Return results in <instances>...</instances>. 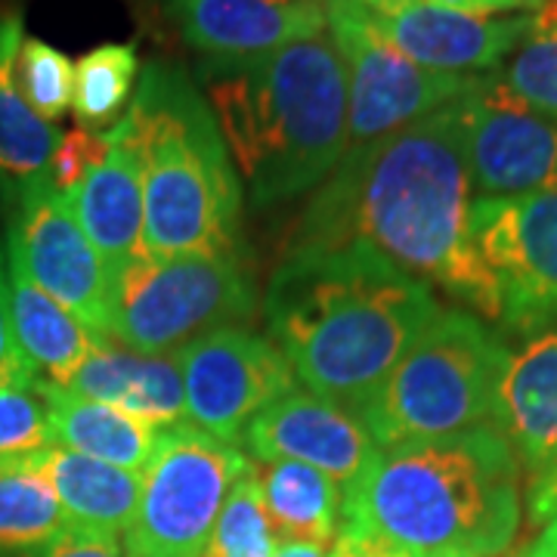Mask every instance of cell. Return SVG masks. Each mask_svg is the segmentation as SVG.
Masks as SVG:
<instances>
[{
	"label": "cell",
	"mask_w": 557,
	"mask_h": 557,
	"mask_svg": "<svg viewBox=\"0 0 557 557\" xmlns=\"http://www.w3.org/2000/svg\"><path fill=\"white\" fill-rule=\"evenodd\" d=\"M471 174L458 100L391 137L347 149L307 201L288 248L369 245L409 276L498 322V292L471 239Z\"/></svg>",
	"instance_id": "obj_1"
},
{
	"label": "cell",
	"mask_w": 557,
	"mask_h": 557,
	"mask_svg": "<svg viewBox=\"0 0 557 557\" xmlns=\"http://www.w3.org/2000/svg\"><path fill=\"white\" fill-rule=\"evenodd\" d=\"M260 307L300 387L357 416L443 310L428 282L359 242L288 248Z\"/></svg>",
	"instance_id": "obj_2"
},
{
	"label": "cell",
	"mask_w": 557,
	"mask_h": 557,
	"mask_svg": "<svg viewBox=\"0 0 557 557\" xmlns=\"http://www.w3.org/2000/svg\"><path fill=\"white\" fill-rule=\"evenodd\" d=\"M341 496V530L412 557H496L518 536L520 461L486 424L379 449Z\"/></svg>",
	"instance_id": "obj_3"
},
{
	"label": "cell",
	"mask_w": 557,
	"mask_h": 557,
	"mask_svg": "<svg viewBox=\"0 0 557 557\" xmlns=\"http://www.w3.org/2000/svg\"><path fill=\"white\" fill-rule=\"evenodd\" d=\"M199 78L255 208L317 193L347 156V81L329 32L248 60H205Z\"/></svg>",
	"instance_id": "obj_4"
},
{
	"label": "cell",
	"mask_w": 557,
	"mask_h": 557,
	"mask_svg": "<svg viewBox=\"0 0 557 557\" xmlns=\"http://www.w3.org/2000/svg\"><path fill=\"white\" fill-rule=\"evenodd\" d=\"M106 139L139 164V258L239 251L242 180L211 106L183 69L149 62Z\"/></svg>",
	"instance_id": "obj_5"
},
{
	"label": "cell",
	"mask_w": 557,
	"mask_h": 557,
	"mask_svg": "<svg viewBox=\"0 0 557 557\" xmlns=\"http://www.w3.org/2000/svg\"><path fill=\"white\" fill-rule=\"evenodd\" d=\"M508 347L471 310H440L359 412L379 449L493 424Z\"/></svg>",
	"instance_id": "obj_6"
},
{
	"label": "cell",
	"mask_w": 557,
	"mask_h": 557,
	"mask_svg": "<svg viewBox=\"0 0 557 557\" xmlns=\"http://www.w3.org/2000/svg\"><path fill=\"white\" fill-rule=\"evenodd\" d=\"M255 313L258 292L242 251L137 258L115 282L112 338L168 357L211 332L248 325Z\"/></svg>",
	"instance_id": "obj_7"
},
{
	"label": "cell",
	"mask_w": 557,
	"mask_h": 557,
	"mask_svg": "<svg viewBox=\"0 0 557 557\" xmlns=\"http://www.w3.org/2000/svg\"><path fill=\"white\" fill-rule=\"evenodd\" d=\"M251 458L193 424L161 431L143 468L137 515L124 533L131 557H205L230 486Z\"/></svg>",
	"instance_id": "obj_8"
},
{
	"label": "cell",
	"mask_w": 557,
	"mask_h": 557,
	"mask_svg": "<svg viewBox=\"0 0 557 557\" xmlns=\"http://www.w3.org/2000/svg\"><path fill=\"white\" fill-rule=\"evenodd\" d=\"M322 7L325 32L347 81V149L379 143L453 106L478 78L431 72L403 57L359 0H322Z\"/></svg>",
	"instance_id": "obj_9"
},
{
	"label": "cell",
	"mask_w": 557,
	"mask_h": 557,
	"mask_svg": "<svg viewBox=\"0 0 557 557\" xmlns=\"http://www.w3.org/2000/svg\"><path fill=\"white\" fill-rule=\"evenodd\" d=\"M7 201V255L22 273L102 341L115 329V278L84 236L69 201L50 177L0 180Z\"/></svg>",
	"instance_id": "obj_10"
},
{
	"label": "cell",
	"mask_w": 557,
	"mask_h": 557,
	"mask_svg": "<svg viewBox=\"0 0 557 557\" xmlns=\"http://www.w3.org/2000/svg\"><path fill=\"white\" fill-rule=\"evenodd\" d=\"M471 239L498 292V325H557V189L471 201Z\"/></svg>",
	"instance_id": "obj_11"
},
{
	"label": "cell",
	"mask_w": 557,
	"mask_h": 557,
	"mask_svg": "<svg viewBox=\"0 0 557 557\" xmlns=\"http://www.w3.org/2000/svg\"><path fill=\"white\" fill-rule=\"evenodd\" d=\"M474 199L557 189V124L511 94L498 72L471 81L458 100Z\"/></svg>",
	"instance_id": "obj_12"
},
{
	"label": "cell",
	"mask_w": 557,
	"mask_h": 557,
	"mask_svg": "<svg viewBox=\"0 0 557 557\" xmlns=\"http://www.w3.org/2000/svg\"><path fill=\"white\" fill-rule=\"evenodd\" d=\"M177 359L189 424L223 443H239L245 428L267 406L298 387L276 344L248 325L193 341Z\"/></svg>",
	"instance_id": "obj_13"
},
{
	"label": "cell",
	"mask_w": 557,
	"mask_h": 557,
	"mask_svg": "<svg viewBox=\"0 0 557 557\" xmlns=\"http://www.w3.org/2000/svg\"><path fill=\"white\" fill-rule=\"evenodd\" d=\"M369 13L403 57L465 78L498 72L533 28V16H471L431 0H387Z\"/></svg>",
	"instance_id": "obj_14"
},
{
	"label": "cell",
	"mask_w": 557,
	"mask_h": 557,
	"mask_svg": "<svg viewBox=\"0 0 557 557\" xmlns=\"http://www.w3.org/2000/svg\"><path fill=\"white\" fill-rule=\"evenodd\" d=\"M239 443L263 465L300 461L319 468L341 490L350 486L379 456V446L357 412L317 397L300 384L267 406L245 428Z\"/></svg>",
	"instance_id": "obj_15"
},
{
	"label": "cell",
	"mask_w": 557,
	"mask_h": 557,
	"mask_svg": "<svg viewBox=\"0 0 557 557\" xmlns=\"http://www.w3.org/2000/svg\"><path fill=\"white\" fill-rule=\"evenodd\" d=\"M208 60H248L325 32L319 0H156Z\"/></svg>",
	"instance_id": "obj_16"
},
{
	"label": "cell",
	"mask_w": 557,
	"mask_h": 557,
	"mask_svg": "<svg viewBox=\"0 0 557 557\" xmlns=\"http://www.w3.org/2000/svg\"><path fill=\"white\" fill-rule=\"evenodd\" d=\"M493 428L530 478L557 456V325L539 329L518 350H508Z\"/></svg>",
	"instance_id": "obj_17"
},
{
	"label": "cell",
	"mask_w": 557,
	"mask_h": 557,
	"mask_svg": "<svg viewBox=\"0 0 557 557\" xmlns=\"http://www.w3.org/2000/svg\"><path fill=\"white\" fill-rule=\"evenodd\" d=\"M84 399H97L159 431L186 424V394L177 354H137L119 341H102L62 387Z\"/></svg>",
	"instance_id": "obj_18"
},
{
	"label": "cell",
	"mask_w": 557,
	"mask_h": 557,
	"mask_svg": "<svg viewBox=\"0 0 557 557\" xmlns=\"http://www.w3.org/2000/svg\"><path fill=\"white\" fill-rule=\"evenodd\" d=\"M65 201L119 282L121 273L143 255V177L137 159L109 143L106 159L65 193Z\"/></svg>",
	"instance_id": "obj_19"
},
{
	"label": "cell",
	"mask_w": 557,
	"mask_h": 557,
	"mask_svg": "<svg viewBox=\"0 0 557 557\" xmlns=\"http://www.w3.org/2000/svg\"><path fill=\"white\" fill-rule=\"evenodd\" d=\"M3 292L13 338L35 372V384L65 387L102 338H97L75 313L40 292L3 248Z\"/></svg>",
	"instance_id": "obj_20"
},
{
	"label": "cell",
	"mask_w": 557,
	"mask_h": 557,
	"mask_svg": "<svg viewBox=\"0 0 557 557\" xmlns=\"http://www.w3.org/2000/svg\"><path fill=\"white\" fill-rule=\"evenodd\" d=\"M32 468L50 483L69 527L124 536L137 515L143 474L81 456L62 446H47L28 458Z\"/></svg>",
	"instance_id": "obj_21"
},
{
	"label": "cell",
	"mask_w": 557,
	"mask_h": 557,
	"mask_svg": "<svg viewBox=\"0 0 557 557\" xmlns=\"http://www.w3.org/2000/svg\"><path fill=\"white\" fill-rule=\"evenodd\" d=\"M38 391L47 403L53 446L143 474V468L149 465L159 446V428L143 424L97 399L75 397L62 387L38 384Z\"/></svg>",
	"instance_id": "obj_22"
},
{
	"label": "cell",
	"mask_w": 557,
	"mask_h": 557,
	"mask_svg": "<svg viewBox=\"0 0 557 557\" xmlns=\"http://www.w3.org/2000/svg\"><path fill=\"white\" fill-rule=\"evenodd\" d=\"M22 13L0 10V180L47 177L60 131L32 112L16 84V53L22 44Z\"/></svg>",
	"instance_id": "obj_23"
},
{
	"label": "cell",
	"mask_w": 557,
	"mask_h": 557,
	"mask_svg": "<svg viewBox=\"0 0 557 557\" xmlns=\"http://www.w3.org/2000/svg\"><path fill=\"white\" fill-rule=\"evenodd\" d=\"M263 505L282 539L332 548L341 530V486L300 461H267L258 468Z\"/></svg>",
	"instance_id": "obj_24"
},
{
	"label": "cell",
	"mask_w": 557,
	"mask_h": 557,
	"mask_svg": "<svg viewBox=\"0 0 557 557\" xmlns=\"http://www.w3.org/2000/svg\"><path fill=\"white\" fill-rule=\"evenodd\" d=\"M69 527L50 483L32 468L16 461L0 471V557L28 555Z\"/></svg>",
	"instance_id": "obj_25"
},
{
	"label": "cell",
	"mask_w": 557,
	"mask_h": 557,
	"mask_svg": "<svg viewBox=\"0 0 557 557\" xmlns=\"http://www.w3.org/2000/svg\"><path fill=\"white\" fill-rule=\"evenodd\" d=\"M139 57L134 44H100L75 62L72 112L78 127L106 134L127 112L134 100Z\"/></svg>",
	"instance_id": "obj_26"
},
{
	"label": "cell",
	"mask_w": 557,
	"mask_h": 557,
	"mask_svg": "<svg viewBox=\"0 0 557 557\" xmlns=\"http://www.w3.org/2000/svg\"><path fill=\"white\" fill-rule=\"evenodd\" d=\"M282 536L276 533L260 493L258 465L248 461L220 508L205 557H273Z\"/></svg>",
	"instance_id": "obj_27"
},
{
	"label": "cell",
	"mask_w": 557,
	"mask_h": 557,
	"mask_svg": "<svg viewBox=\"0 0 557 557\" xmlns=\"http://www.w3.org/2000/svg\"><path fill=\"white\" fill-rule=\"evenodd\" d=\"M498 75L511 94L557 124V0H548L533 13L530 35L508 57L505 69H498Z\"/></svg>",
	"instance_id": "obj_28"
},
{
	"label": "cell",
	"mask_w": 557,
	"mask_h": 557,
	"mask_svg": "<svg viewBox=\"0 0 557 557\" xmlns=\"http://www.w3.org/2000/svg\"><path fill=\"white\" fill-rule=\"evenodd\" d=\"M16 84L32 112L53 124L72 109L75 62L47 40L22 38L16 53Z\"/></svg>",
	"instance_id": "obj_29"
},
{
	"label": "cell",
	"mask_w": 557,
	"mask_h": 557,
	"mask_svg": "<svg viewBox=\"0 0 557 557\" xmlns=\"http://www.w3.org/2000/svg\"><path fill=\"white\" fill-rule=\"evenodd\" d=\"M53 446L47 403L38 384L0 387V471Z\"/></svg>",
	"instance_id": "obj_30"
},
{
	"label": "cell",
	"mask_w": 557,
	"mask_h": 557,
	"mask_svg": "<svg viewBox=\"0 0 557 557\" xmlns=\"http://www.w3.org/2000/svg\"><path fill=\"white\" fill-rule=\"evenodd\" d=\"M109 152V139L106 134H94V131H84V127H72L65 131L53 149V159H50V171L47 177L53 183L57 193H69L75 189L81 180L87 177Z\"/></svg>",
	"instance_id": "obj_31"
},
{
	"label": "cell",
	"mask_w": 557,
	"mask_h": 557,
	"mask_svg": "<svg viewBox=\"0 0 557 557\" xmlns=\"http://www.w3.org/2000/svg\"><path fill=\"white\" fill-rule=\"evenodd\" d=\"M22 557H131L124 548L121 536H106L94 530H78V527H65L60 536L50 539L47 545H40L35 552Z\"/></svg>",
	"instance_id": "obj_32"
},
{
	"label": "cell",
	"mask_w": 557,
	"mask_h": 557,
	"mask_svg": "<svg viewBox=\"0 0 557 557\" xmlns=\"http://www.w3.org/2000/svg\"><path fill=\"white\" fill-rule=\"evenodd\" d=\"M28 384H35V372L13 338V325L7 313V292H3V242H0V387H28Z\"/></svg>",
	"instance_id": "obj_33"
},
{
	"label": "cell",
	"mask_w": 557,
	"mask_h": 557,
	"mask_svg": "<svg viewBox=\"0 0 557 557\" xmlns=\"http://www.w3.org/2000/svg\"><path fill=\"white\" fill-rule=\"evenodd\" d=\"M527 515L536 527L557 520V456L527 483Z\"/></svg>",
	"instance_id": "obj_34"
},
{
	"label": "cell",
	"mask_w": 557,
	"mask_h": 557,
	"mask_svg": "<svg viewBox=\"0 0 557 557\" xmlns=\"http://www.w3.org/2000/svg\"><path fill=\"white\" fill-rule=\"evenodd\" d=\"M325 557H412L391 542H381L375 536H366L357 530H338V539L332 542Z\"/></svg>",
	"instance_id": "obj_35"
},
{
	"label": "cell",
	"mask_w": 557,
	"mask_h": 557,
	"mask_svg": "<svg viewBox=\"0 0 557 557\" xmlns=\"http://www.w3.org/2000/svg\"><path fill=\"white\" fill-rule=\"evenodd\" d=\"M431 3L449 7L458 13H471V16H505V13L533 16L548 0H431Z\"/></svg>",
	"instance_id": "obj_36"
},
{
	"label": "cell",
	"mask_w": 557,
	"mask_h": 557,
	"mask_svg": "<svg viewBox=\"0 0 557 557\" xmlns=\"http://www.w3.org/2000/svg\"><path fill=\"white\" fill-rule=\"evenodd\" d=\"M329 548L317 542H295V539H282L273 557H325Z\"/></svg>",
	"instance_id": "obj_37"
},
{
	"label": "cell",
	"mask_w": 557,
	"mask_h": 557,
	"mask_svg": "<svg viewBox=\"0 0 557 557\" xmlns=\"http://www.w3.org/2000/svg\"><path fill=\"white\" fill-rule=\"evenodd\" d=\"M530 557H557V520L545 523L536 542H530Z\"/></svg>",
	"instance_id": "obj_38"
},
{
	"label": "cell",
	"mask_w": 557,
	"mask_h": 557,
	"mask_svg": "<svg viewBox=\"0 0 557 557\" xmlns=\"http://www.w3.org/2000/svg\"><path fill=\"white\" fill-rule=\"evenodd\" d=\"M505 557H530V545H520L518 552H511V555L505 552Z\"/></svg>",
	"instance_id": "obj_39"
},
{
	"label": "cell",
	"mask_w": 557,
	"mask_h": 557,
	"mask_svg": "<svg viewBox=\"0 0 557 557\" xmlns=\"http://www.w3.org/2000/svg\"><path fill=\"white\" fill-rule=\"evenodd\" d=\"M359 3H366V7H375V3H387V0H359Z\"/></svg>",
	"instance_id": "obj_40"
},
{
	"label": "cell",
	"mask_w": 557,
	"mask_h": 557,
	"mask_svg": "<svg viewBox=\"0 0 557 557\" xmlns=\"http://www.w3.org/2000/svg\"><path fill=\"white\" fill-rule=\"evenodd\" d=\"M496 557H505V555H496Z\"/></svg>",
	"instance_id": "obj_41"
}]
</instances>
